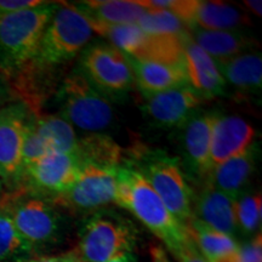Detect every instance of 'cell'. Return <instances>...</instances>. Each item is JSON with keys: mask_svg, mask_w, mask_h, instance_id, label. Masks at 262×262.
Here are the masks:
<instances>
[{"mask_svg": "<svg viewBox=\"0 0 262 262\" xmlns=\"http://www.w3.org/2000/svg\"><path fill=\"white\" fill-rule=\"evenodd\" d=\"M186 228L198 250L208 262L229 256L238 251L239 245L235 238L205 225L198 219L192 217L186 225Z\"/></svg>", "mask_w": 262, "mask_h": 262, "instance_id": "cell-23", "label": "cell"}, {"mask_svg": "<svg viewBox=\"0 0 262 262\" xmlns=\"http://www.w3.org/2000/svg\"><path fill=\"white\" fill-rule=\"evenodd\" d=\"M17 262H83V260L77 254V251H68V253L49 255V256L22 258Z\"/></svg>", "mask_w": 262, "mask_h": 262, "instance_id": "cell-33", "label": "cell"}, {"mask_svg": "<svg viewBox=\"0 0 262 262\" xmlns=\"http://www.w3.org/2000/svg\"><path fill=\"white\" fill-rule=\"evenodd\" d=\"M127 60L133 70L134 84L137 85L142 96L163 93L187 84L183 63L141 61L130 57Z\"/></svg>", "mask_w": 262, "mask_h": 262, "instance_id": "cell-18", "label": "cell"}, {"mask_svg": "<svg viewBox=\"0 0 262 262\" xmlns=\"http://www.w3.org/2000/svg\"><path fill=\"white\" fill-rule=\"evenodd\" d=\"M29 119L24 103H12L0 110V180L11 191L24 180L22 150Z\"/></svg>", "mask_w": 262, "mask_h": 262, "instance_id": "cell-10", "label": "cell"}, {"mask_svg": "<svg viewBox=\"0 0 262 262\" xmlns=\"http://www.w3.org/2000/svg\"><path fill=\"white\" fill-rule=\"evenodd\" d=\"M244 5L247 6V8L250 10L251 12H254L255 15L258 16V17H261V5L262 3L260 0H248V2H244Z\"/></svg>", "mask_w": 262, "mask_h": 262, "instance_id": "cell-36", "label": "cell"}, {"mask_svg": "<svg viewBox=\"0 0 262 262\" xmlns=\"http://www.w3.org/2000/svg\"><path fill=\"white\" fill-rule=\"evenodd\" d=\"M136 169L145 176L169 211L183 226L187 225L193 216L194 192L178 160L160 153L146 155Z\"/></svg>", "mask_w": 262, "mask_h": 262, "instance_id": "cell-7", "label": "cell"}, {"mask_svg": "<svg viewBox=\"0 0 262 262\" xmlns=\"http://www.w3.org/2000/svg\"><path fill=\"white\" fill-rule=\"evenodd\" d=\"M136 25L150 34L173 35L180 38L189 35L187 27L170 11H147Z\"/></svg>", "mask_w": 262, "mask_h": 262, "instance_id": "cell-28", "label": "cell"}, {"mask_svg": "<svg viewBox=\"0 0 262 262\" xmlns=\"http://www.w3.org/2000/svg\"><path fill=\"white\" fill-rule=\"evenodd\" d=\"M34 122L38 131L50 146L52 152L77 157L79 137L67 120L60 116L44 114L34 117Z\"/></svg>", "mask_w": 262, "mask_h": 262, "instance_id": "cell-24", "label": "cell"}, {"mask_svg": "<svg viewBox=\"0 0 262 262\" xmlns=\"http://www.w3.org/2000/svg\"><path fill=\"white\" fill-rule=\"evenodd\" d=\"M183 68L187 84L205 100L224 93L227 84L220 73L217 63L191 37L186 39L183 44Z\"/></svg>", "mask_w": 262, "mask_h": 262, "instance_id": "cell-15", "label": "cell"}, {"mask_svg": "<svg viewBox=\"0 0 262 262\" xmlns=\"http://www.w3.org/2000/svg\"><path fill=\"white\" fill-rule=\"evenodd\" d=\"M52 152L50 146L45 141L41 134L39 133L35 125L34 118L29 117L26 127L25 141H24V150H22V164H24V172L26 169L32 166L33 164L39 162L44 158L48 153Z\"/></svg>", "mask_w": 262, "mask_h": 262, "instance_id": "cell-29", "label": "cell"}, {"mask_svg": "<svg viewBox=\"0 0 262 262\" xmlns=\"http://www.w3.org/2000/svg\"><path fill=\"white\" fill-rule=\"evenodd\" d=\"M189 37L202 48L216 63L250 50L253 40L237 31H204L189 29Z\"/></svg>", "mask_w": 262, "mask_h": 262, "instance_id": "cell-20", "label": "cell"}, {"mask_svg": "<svg viewBox=\"0 0 262 262\" xmlns=\"http://www.w3.org/2000/svg\"><path fill=\"white\" fill-rule=\"evenodd\" d=\"M4 185H3L2 180H0V199H2V196L4 195Z\"/></svg>", "mask_w": 262, "mask_h": 262, "instance_id": "cell-38", "label": "cell"}, {"mask_svg": "<svg viewBox=\"0 0 262 262\" xmlns=\"http://www.w3.org/2000/svg\"><path fill=\"white\" fill-rule=\"evenodd\" d=\"M255 134L254 127L243 118L217 114L212 127L211 169L250 148Z\"/></svg>", "mask_w": 262, "mask_h": 262, "instance_id": "cell-14", "label": "cell"}, {"mask_svg": "<svg viewBox=\"0 0 262 262\" xmlns=\"http://www.w3.org/2000/svg\"><path fill=\"white\" fill-rule=\"evenodd\" d=\"M217 112H195L183 125V148L189 168L199 178L211 171L210 150L212 127Z\"/></svg>", "mask_w": 262, "mask_h": 262, "instance_id": "cell-16", "label": "cell"}, {"mask_svg": "<svg viewBox=\"0 0 262 262\" xmlns=\"http://www.w3.org/2000/svg\"><path fill=\"white\" fill-rule=\"evenodd\" d=\"M33 249L21 237L10 215L0 208V262L22 260Z\"/></svg>", "mask_w": 262, "mask_h": 262, "instance_id": "cell-26", "label": "cell"}, {"mask_svg": "<svg viewBox=\"0 0 262 262\" xmlns=\"http://www.w3.org/2000/svg\"><path fill=\"white\" fill-rule=\"evenodd\" d=\"M73 6L89 21L104 25H136L147 12L130 0H89Z\"/></svg>", "mask_w": 262, "mask_h": 262, "instance_id": "cell-21", "label": "cell"}, {"mask_svg": "<svg viewBox=\"0 0 262 262\" xmlns=\"http://www.w3.org/2000/svg\"><path fill=\"white\" fill-rule=\"evenodd\" d=\"M211 262H239L238 261V251H237V253L229 255V256L219 258V260H214V261H211Z\"/></svg>", "mask_w": 262, "mask_h": 262, "instance_id": "cell-37", "label": "cell"}, {"mask_svg": "<svg viewBox=\"0 0 262 262\" xmlns=\"http://www.w3.org/2000/svg\"><path fill=\"white\" fill-rule=\"evenodd\" d=\"M83 73L96 89L110 95H122L134 85L129 60L111 44H96L84 51L81 58Z\"/></svg>", "mask_w": 262, "mask_h": 262, "instance_id": "cell-9", "label": "cell"}, {"mask_svg": "<svg viewBox=\"0 0 262 262\" xmlns=\"http://www.w3.org/2000/svg\"><path fill=\"white\" fill-rule=\"evenodd\" d=\"M235 221L238 232L244 235L257 234L260 231L262 219L261 193L241 194L235 199Z\"/></svg>", "mask_w": 262, "mask_h": 262, "instance_id": "cell-27", "label": "cell"}, {"mask_svg": "<svg viewBox=\"0 0 262 262\" xmlns=\"http://www.w3.org/2000/svg\"><path fill=\"white\" fill-rule=\"evenodd\" d=\"M60 96V117L73 127L98 134L113 123L114 111L110 101L83 72H73L66 78Z\"/></svg>", "mask_w": 262, "mask_h": 262, "instance_id": "cell-6", "label": "cell"}, {"mask_svg": "<svg viewBox=\"0 0 262 262\" xmlns=\"http://www.w3.org/2000/svg\"><path fill=\"white\" fill-rule=\"evenodd\" d=\"M234 206L235 198L206 181L199 194L193 198L192 217L235 238L238 228Z\"/></svg>", "mask_w": 262, "mask_h": 262, "instance_id": "cell-17", "label": "cell"}, {"mask_svg": "<svg viewBox=\"0 0 262 262\" xmlns=\"http://www.w3.org/2000/svg\"><path fill=\"white\" fill-rule=\"evenodd\" d=\"M256 166V150L254 145L241 155L214 166L208 175V181L215 188L237 199L242 194Z\"/></svg>", "mask_w": 262, "mask_h": 262, "instance_id": "cell-19", "label": "cell"}, {"mask_svg": "<svg viewBox=\"0 0 262 262\" xmlns=\"http://www.w3.org/2000/svg\"><path fill=\"white\" fill-rule=\"evenodd\" d=\"M120 166V165H119ZM119 166L81 164L79 178L67 191L50 199L56 206L73 211H93L116 202Z\"/></svg>", "mask_w": 262, "mask_h": 262, "instance_id": "cell-8", "label": "cell"}, {"mask_svg": "<svg viewBox=\"0 0 262 262\" xmlns=\"http://www.w3.org/2000/svg\"><path fill=\"white\" fill-rule=\"evenodd\" d=\"M130 211L137 220L178 254L191 239L187 228L173 216L139 170L130 165H120L117 172L116 202Z\"/></svg>", "mask_w": 262, "mask_h": 262, "instance_id": "cell-1", "label": "cell"}, {"mask_svg": "<svg viewBox=\"0 0 262 262\" xmlns=\"http://www.w3.org/2000/svg\"><path fill=\"white\" fill-rule=\"evenodd\" d=\"M2 95H3V86L2 84H0V97H2Z\"/></svg>", "mask_w": 262, "mask_h": 262, "instance_id": "cell-39", "label": "cell"}, {"mask_svg": "<svg viewBox=\"0 0 262 262\" xmlns=\"http://www.w3.org/2000/svg\"><path fill=\"white\" fill-rule=\"evenodd\" d=\"M108 262H137V258L134 250H126L117 254L116 256L111 258Z\"/></svg>", "mask_w": 262, "mask_h": 262, "instance_id": "cell-35", "label": "cell"}, {"mask_svg": "<svg viewBox=\"0 0 262 262\" xmlns=\"http://www.w3.org/2000/svg\"><path fill=\"white\" fill-rule=\"evenodd\" d=\"M0 208L8 212L21 237L32 249L52 244L62 232V216L50 199L32 191L4 193Z\"/></svg>", "mask_w": 262, "mask_h": 262, "instance_id": "cell-3", "label": "cell"}, {"mask_svg": "<svg viewBox=\"0 0 262 262\" xmlns=\"http://www.w3.org/2000/svg\"><path fill=\"white\" fill-rule=\"evenodd\" d=\"M226 81L242 93L258 94L262 86V58L250 50L217 63Z\"/></svg>", "mask_w": 262, "mask_h": 262, "instance_id": "cell-22", "label": "cell"}, {"mask_svg": "<svg viewBox=\"0 0 262 262\" xmlns=\"http://www.w3.org/2000/svg\"><path fill=\"white\" fill-rule=\"evenodd\" d=\"M81 163L75 156L50 152L39 162L25 170L24 179L37 194H49L52 198L67 191L79 178Z\"/></svg>", "mask_w": 262, "mask_h": 262, "instance_id": "cell-13", "label": "cell"}, {"mask_svg": "<svg viewBox=\"0 0 262 262\" xmlns=\"http://www.w3.org/2000/svg\"><path fill=\"white\" fill-rule=\"evenodd\" d=\"M187 29L204 31H237L250 24L245 11L225 2L208 0H173L169 10Z\"/></svg>", "mask_w": 262, "mask_h": 262, "instance_id": "cell-11", "label": "cell"}, {"mask_svg": "<svg viewBox=\"0 0 262 262\" xmlns=\"http://www.w3.org/2000/svg\"><path fill=\"white\" fill-rule=\"evenodd\" d=\"M150 258L152 262H170L168 253L162 245H153L150 248Z\"/></svg>", "mask_w": 262, "mask_h": 262, "instance_id": "cell-34", "label": "cell"}, {"mask_svg": "<svg viewBox=\"0 0 262 262\" xmlns=\"http://www.w3.org/2000/svg\"><path fill=\"white\" fill-rule=\"evenodd\" d=\"M239 262H262V239L261 232L238 249Z\"/></svg>", "mask_w": 262, "mask_h": 262, "instance_id": "cell-30", "label": "cell"}, {"mask_svg": "<svg viewBox=\"0 0 262 262\" xmlns=\"http://www.w3.org/2000/svg\"><path fill=\"white\" fill-rule=\"evenodd\" d=\"M77 158L81 164H96L102 166L122 165V148L102 134H93L79 139Z\"/></svg>", "mask_w": 262, "mask_h": 262, "instance_id": "cell-25", "label": "cell"}, {"mask_svg": "<svg viewBox=\"0 0 262 262\" xmlns=\"http://www.w3.org/2000/svg\"><path fill=\"white\" fill-rule=\"evenodd\" d=\"M42 0H0V18L10 14L41 5Z\"/></svg>", "mask_w": 262, "mask_h": 262, "instance_id": "cell-31", "label": "cell"}, {"mask_svg": "<svg viewBox=\"0 0 262 262\" xmlns=\"http://www.w3.org/2000/svg\"><path fill=\"white\" fill-rule=\"evenodd\" d=\"M136 227L117 212L98 211L80 228L77 254L83 262H108L117 254L134 250Z\"/></svg>", "mask_w": 262, "mask_h": 262, "instance_id": "cell-5", "label": "cell"}, {"mask_svg": "<svg viewBox=\"0 0 262 262\" xmlns=\"http://www.w3.org/2000/svg\"><path fill=\"white\" fill-rule=\"evenodd\" d=\"M93 34L88 19L73 5L58 3L33 63L40 68L67 63L83 51Z\"/></svg>", "mask_w": 262, "mask_h": 262, "instance_id": "cell-4", "label": "cell"}, {"mask_svg": "<svg viewBox=\"0 0 262 262\" xmlns=\"http://www.w3.org/2000/svg\"><path fill=\"white\" fill-rule=\"evenodd\" d=\"M58 3L41 5L0 18V64L8 70H21L33 63L49 21Z\"/></svg>", "mask_w": 262, "mask_h": 262, "instance_id": "cell-2", "label": "cell"}, {"mask_svg": "<svg viewBox=\"0 0 262 262\" xmlns=\"http://www.w3.org/2000/svg\"><path fill=\"white\" fill-rule=\"evenodd\" d=\"M191 237V235H189ZM178 258L179 262H208L206 258L201 254V251L198 250L194 242L192 241V238L187 242V244L183 247L178 254L173 255Z\"/></svg>", "mask_w": 262, "mask_h": 262, "instance_id": "cell-32", "label": "cell"}, {"mask_svg": "<svg viewBox=\"0 0 262 262\" xmlns=\"http://www.w3.org/2000/svg\"><path fill=\"white\" fill-rule=\"evenodd\" d=\"M205 98L188 84L143 96V111L157 125L183 127Z\"/></svg>", "mask_w": 262, "mask_h": 262, "instance_id": "cell-12", "label": "cell"}]
</instances>
